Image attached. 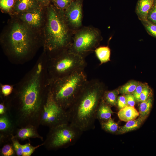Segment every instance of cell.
<instances>
[{
    "label": "cell",
    "instance_id": "7a4b0ae2",
    "mask_svg": "<svg viewBox=\"0 0 156 156\" xmlns=\"http://www.w3.org/2000/svg\"><path fill=\"white\" fill-rule=\"evenodd\" d=\"M105 90L99 80H88L67 110L69 122L83 132L94 129L97 109Z\"/></svg>",
    "mask_w": 156,
    "mask_h": 156
},
{
    "label": "cell",
    "instance_id": "4316f807",
    "mask_svg": "<svg viewBox=\"0 0 156 156\" xmlns=\"http://www.w3.org/2000/svg\"><path fill=\"white\" fill-rule=\"evenodd\" d=\"M14 88V85L1 84V97H5L9 96L12 93Z\"/></svg>",
    "mask_w": 156,
    "mask_h": 156
},
{
    "label": "cell",
    "instance_id": "5bb4252c",
    "mask_svg": "<svg viewBox=\"0 0 156 156\" xmlns=\"http://www.w3.org/2000/svg\"><path fill=\"white\" fill-rule=\"evenodd\" d=\"M155 0H138L135 12L141 21L147 20L148 14L154 3Z\"/></svg>",
    "mask_w": 156,
    "mask_h": 156
},
{
    "label": "cell",
    "instance_id": "836d02e7",
    "mask_svg": "<svg viewBox=\"0 0 156 156\" xmlns=\"http://www.w3.org/2000/svg\"><path fill=\"white\" fill-rule=\"evenodd\" d=\"M128 105L127 101L125 95H121L118 96L117 105L119 109L123 108Z\"/></svg>",
    "mask_w": 156,
    "mask_h": 156
},
{
    "label": "cell",
    "instance_id": "ba28073f",
    "mask_svg": "<svg viewBox=\"0 0 156 156\" xmlns=\"http://www.w3.org/2000/svg\"><path fill=\"white\" fill-rule=\"evenodd\" d=\"M9 44L10 51L15 63L25 62L26 56L29 53L32 45L27 28L19 23L13 26L10 33Z\"/></svg>",
    "mask_w": 156,
    "mask_h": 156
},
{
    "label": "cell",
    "instance_id": "5b68a950",
    "mask_svg": "<svg viewBox=\"0 0 156 156\" xmlns=\"http://www.w3.org/2000/svg\"><path fill=\"white\" fill-rule=\"evenodd\" d=\"M86 65L85 58L68 50L64 51L47 60V69L50 81L84 70Z\"/></svg>",
    "mask_w": 156,
    "mask_h": 156
},
{
    "label": "cell",
    "instance_id": "4fadbf2b",
    "mask_svg": "<svg viewBox=\"0 0 156 156\" xmlns=\"http://www.w3.org/2000/svg\"><path fill=\"white\" fill-rule=\"evenodd\" d=\"M21 18L25 23L33 27H39L41 22V12L37 8L23 12Z\"/></svg>",
    "mask_w": 156,
    "mask_h": 156
},
{
    "label": "cell",
    "instance_id": "f546056e",
    "mask_svg": "<svg viewBox=\"0 0 156 156\" xmlns=\"http://www.w3.org/2000/svg\"><path fill=\"white\" fill-rule=\"evenodd\" d=\"M16 1V0H0V8L4 11L9 12L14 7Z\"/></svg>",
    "mask_w": 156,
    "mask_h": 156
},
{
    "label": "cell",
    "instance_id": "277c9868",
    "mask_svg": "<svg viewBox=\"0 0 156 156\" xmlns=\"http://www.w3.org/2000/svg\"><path fill=\"white\" fill-rule=\"evenodd\" d=\"M88 81L84 70L50 82L49 90L57 104L67 110Z\"/></svg>",
    "mask_w": 156,
    "mask_h": 156
},
{
    "label": "cell",
    "instance_id": "8992f818",
    "mask_svg": "<svg viewBox=\"0 0 156 156\" xmlns=\"http://www.w3.org/2000/svg\"><path fill=\"white\" fill-rule=\"evenodd\" d=\"M83 132L70 122L60 125L49 128L44 145L49 150L66 148L75 144Z\"/></svg>",
    "mask_w": 156,
    "mask_h": 156
},
{
    "label": "cell",
    "instance_id": "6da1fadb",
    "mask_svg": "<svg viewBox=\"0 0 156 156\" xmlns=\"http://www.w3.org/2000/svg\"><path fill=\"white\" fill-rule=\"evenodd\" d=\"M50 84L47 60H40L14 87L8 98L10 112L17 127L31 125L38 127Z\"/></svg>",
    "mask_w": 156,
    "mask_h": 156
},
{
    "label": "cell",
    "instance_id": "d4e9b609",
    "mask_svg": "<svg viewBox=\"0 0 156 156\" xmlns=\"http://www.w3.org/2000/svg\"><path fill=\"white\" fill-rule=\"evenodd\" d=\"M43 143L41 144L36 146L31 145L29 143L22 145L23 154L22 156H30L34 152L36 149L40 146L44 145Z\"/></svg>",
    "mask_w": 156,
    "mask_h": 156
},
{
    "label": "cell",
    "instance_id": "9a60e30c",
    "mask_svg": "<svg viewBox=\"0 0 156 156\" xmlns=\"http://www.w3.org/2000/svg\"><path fill=\"white\" fill-rule=\"evenodd\" d=\"M113 113L111 107L102 98L97 109L96 119H98L100 122L111 118Z\"/></svg>",
    "mask_w": 156,
    "mask_h": 156
},
{
    "label": "cell",
    "instance_id": "d6a6232c",
    "mask_svg": "<svg viewBox=\"0 0 156 156\" xmlns=\"http://www.w3.org/2000/svg\"><path fill=\"white\" fill-rule=\"evenodd\" d=\"M145 83H139L136 89L132 94L135 99L136 102H140V96L145 85Z\"/></svg>",
    "mask_w": 156,
    "mask_h": 156
},
{
    "label": "cell",
    "instance_id": "3957f363",
    "mask_svg": "<svg viewBox=\"0 0 156 156\" xmlns=\"http://www.w3.org/2000/svg\"><path fill=\"white\" fill-rule=\"evenodd\" d=\"M74 32L68 25L63 12L52 6L49 7L44 43L47 50L55 53V56L68 50Z\"/></svg>",
    "mask_w": 156,
    "mask_h": 156
},
{
    "label": "cell",
    "instance_id": "52a82bcc",
    "mask_svg": "<svg viewBox=\"0 0 156 156\" xmlns=\"http://www.w3.org/2000/svg\"><path fill=\"white\" fill-rule=\"evenodd\" d=\"M102 39L98 29L92 27H82L74 31L68 50L85 58L99 47Z\"/></svg>",
    "mask_w": 156,
    "mask_h": 156
},
{
    "label": "cell",
    "instance_id": "f1b7e54d",
    "mask_svg": "<svg viewBox=\"0 0 156 156\" xmlns=\"http://www.w3.org/2000/svg\"><path fill=\"white\" fill-rule=\"evenodd\" d=\"M18 140L13 135L11 138V141L12 143L13 148L18 156H22L23 147L19 142Z\"/></svg>",
    "mask_w": 156,
    "mask_h": 156
},
{
    "label": "cell",
    "instance_id": "7c38bea8",
    "mask_svg": "<svg viewBox=\"0 0 156 156\" xmlns=\"http://www.w3.org/2000/svg\"><path fill=\"white\" fill-rule=\"evenodd\" d=\"M38 127L30 125L17 129L14 137L18 140L23 141L31 138H38L42 140L43 138L38 133Z\"/></svg>",
    "mask_w": 156,
    "mask_h": 156
},
{
    "label": "cell",
    "instance_id": "7402d4cb",
    "mask_svg": "<svg viewBox=\"0 0 156 156\" xmlns=\"http://www.w3.org/2000/svg\"><path fill=\"white\" fill-rule=\"evenodd\" d=\"M100 124L103 130L111 133H116L119 128L118 123L115 122L111 118L100 122Z\"/></svg>",
    "mask_w": 156,
    "mask_h": 156
},
{
    "label": "cell",
    "instance_id": "30bf717a",
    "mask_svg": "<svg viewBox=\"0 0 156 156\" xmlns=\"http://www.w3.org/2000/svg\"><path fill=\"white\" fill-rule=\"evenodd\" d=\"M65 20L70 28L76 31L82 27L83 18L81 0H73L64 12Z\"/></svg>",
    "mask_w": 156,
    "mask_h": 156
},
{
    "label": "cell",
    "instance_id": "d6986e66",
    "mask_svg": "<svg viewBox=\"0 0 156 156\" xmlns=\"http://www.w3.org/2000/svg\"><path fill=\"white\" fill-rule=\"evenodd\" d=\"M144 122L139 118L128 121L124 126L119 128L116 133L123 134L139 128Z\"/></svg>",
    "mask_w": 156,
    "mask_h": 156
},
{
    "label": "cell",
    "instance_id": "44dd1931",
    "mask_svg": "<svg viewBox=\"0 0 156 156\" xmlns=\"http://www.w3.org/2000/svg\"><path fill=\"white\" fill-rule=\"evenodd\" d=\"M119 94L118 89L112 90H105L103 94L102 99L111 107L117 105L118 95Z\"/></svg>",
    "mask_w": 156,
    "mask_h": 156
},
{
    "label": "cell",
    "instance_id": "484cf974",
    "mask_svg": "<svg viewBox=\"0 0 156 156\" xmlns=\"http://www.w3.org/2000/svg\"><path fill=\"white\" fill-rule=\"evenodd\" d=\"M147 32L156 38V25L147 20L141 21Z\"/></svg>",
    "mask_w": 156,
    "mask_h": 156
},
{
    "label": "cell",
    "instance_id": "2e32d148",
    "mask_svg": "<svg viewBox=\"0 0 156 156\" xmlns=\"http://www.w3.org/2000/svg\"><path fill=\"white\" fill-rule=\"evenodd\" d=\"M139 113L134 107L127 105L119 110L118 116L121 121L127 122L139 116Z\"/></svg>",
    "mask_w": 156,
    "mask_h": 156
},
{
    "label": "cell",
    "instance_id": "8d00e7d4",
    "mask_svg": "<svg viewBox=\"0 0 156 156\" xmlns=\"http://www.w3.org/2000/svg\"><path fill=\"white\" fill-rule=\"evenodd\" d=\"M154 2L156 3V0H155Z\"/></svg>",
    "mask_w": 156,
    "mask_h": 156
},
{
    "label": "cell",
    "instance_id": "cb8c5ba5",
    "mask_svg": "<svg viewBox=\"0 0 156 156\" xmlns=\"http://www.w3.org/2000/svg\"><path fill=\"white\" fill-rule=\"evenodd\" d=\"M16 154L13 148L12 142L5 144L0 150V155L3 156H13Z\"/></svg>",
    "mask_w": 156,
    "mask_h": 156
},
{
    "label": "cell",
    "instance_id": "d590c367",
    "mask_svg": "<svg viewBox=\"0 0 156 156\" xmlns=\"http://www.w3.org/2000/svg\"><path fill=\"white\" fill-rule=\"evenodd\" d=\"M41 4L46 5L48 4L50 0H37Z\"/></svg>",
    "mask_w": 156,
    "mask_h": 156
},
{
    "label": "cell",
    "instance_id": "1f68e13d",
    "mask_svg": "<svg viewBox=\"0 0 156 156\" xmlns=\"http://www.w3.org/2000/svg\"><path fill=\"white\" fill-rule=\"evenodd\" d=\"M147 20L156 25V3H155L149 11L147 17Z\"/></svg>",
    "mask_w": 156,
    "mask_h": 156
},
{
    "label": "cell",
    "instance_id": "e0dca14e",
    "mask_svg": "<svg viewBox=\"0 0 156 156\" xmlns=\"http://www.w3.org/2000/svg\"><path fill=\"white\" fill-rule=\"evenodd\" d=\"M38 8V4L36 0H16L14 8L17 12H23Z\"/></svg>",
    "mask_w": 156,
    "mask_h": 156
},
{
    "label": "cell",
    "instance_id": "8fae6325",
    "mask_svg": "<svg viewBox=\"0 0 156 156\" xmlns=\"http://www.w3.org/2000/svg\"><path fill=\"white\" fill-rule=\"evenodd\" d=\"M17 126L9 112L0 115V139L1 143L10 141Z\"/></svg>",
    "mask_w": 156,
    "mask_h": 156
},
{
    "label": "cell",
    "instance_id": "4dcf8cb0",
    "mask_svg": "<svg viewBox=\"0 0 156 156\" xmlns=\"http://www.w3.org/2000/svg\"><path fill=\"white\" fill-rule=\"evenodd\" d=\"M73 0H53L58 9L64 12Z\"/></svg>",
    "mask_w": 156,
    "mask_h": 156
},
{
    "label": "cell",
    "instance_id": "e575fe53",
    "mask_svg": "<svg viewBox=\"0 0 156 156\" xmlns=\"http://www.w3.org/2000/svg\"><path fill=\"white\" fill-rule=\"evenodd\" d=\"M126 97L128 105L134 107L136 101L132 94L125 95Z\"/></svg>",
    "mask_w": 156,
    "mask_h": 156
},
{
    "label": "cell",
    "instance_id": "83f0119b",
    "mask_svg": "<svg viewBox=\"0 0 156 156\" xmlns=\"http://www.w3.org/2000/svg\"><path fill=\"white\" fill-rule=\"evenodd\" d=\"M152 97H153L152 90L148 85L145 83L143 89L140 95V102L145 101Z\"/></svg>",
    "mask_w": 156,
    "mask_h": 156
},
{
    "label": "cell",
    "instance_id": "9c48e42d",
    "mask_svg": "<svg viewBox=\"0 0 156 156\" xmlns=\"http://www.w3.org/2000/svg\"><path fill=\"white\" fill-rule=\"evenodd\" d=\"M69 122L67 110L59 106L53 99L50 90L41 114L40 125L49 128Z\"/></svg>",
    "mask_w": 156,
    "mask_h": 156
},
{
    "label": "cell",
    "instance_id": "ac0fdd59",
    "mask_svg": "<svg viewBox=\"0 0 156 156\" xmlns=\"http://www.w3.org/2000/svg\"><path fill=\"white\" fill-rule=\"evenodd\" d=\"M94 51L100 65L110 61L111 50L108 46L98 47Z\"/></svg>",
    "mask_w": 156,
    "mask_h": 156
},
{
    "label": "cell",
    "instance_id": "603a6c76",
    "mask_svg": "<svg viewBox=\"0 0 156 156\" xmlns=\"http://www.w3.org/2000/svg\"><path fill=\"white\" fill-rule=\"evenodd\" d=\"M139 82L134 80L128 81L118 88L119 93L124 95L132 94L136 89Z\"/></svg>",
    "mask_w": 156,
    "mask_h": 156
},
{
    "label": "cell",
    "instance_id": "ffe728a7",
    "mask_svg": "<svg viewBox=\"0 0 156 156\" xmlns=\"http://www.w3.org/2000/svg\"><path fill=\"white\" fill-rule=\"evenodd\" d=\"M153 97L140 102L139 107L138 116L144 122L148 116L151 109L153 104Z\"/></svg>",
    "mask_w": 156,
    "mask_h": 156
}]
</instances>
